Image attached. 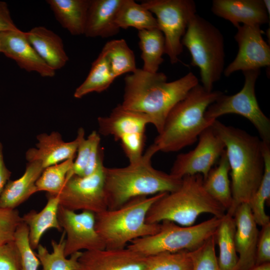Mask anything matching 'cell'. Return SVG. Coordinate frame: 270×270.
Instances as JSON below:
<instances>
[{"mask_svg": "<svg viewBox=\"0 0 270 270\" xmlns=\"http://www.w3.org/2000/svg\"><path fill=\"white\" fill-rule=\"evenodd\" d=\"M0 270H21L20 254L14 240L0 245Z\"/></svg>", "mask_w": 270, "mask_h": 270, "instance_id": "cell-41", "label": "cell"}, {"mask_svg": "<svg viewBox=\"0 0 270 270\" xmlns=\"http://www.w3.org/2000/svg\"><path fill=\"white\" fill-rule=\"evenodd\" d=\"M212 126L224 144L230 165L232 204L226 212L233 216L238 206L248 203L262 180L264 169L262 140L217 120Z\"/></svg>", "mask_w": 270, "mask_h": 270, "instance_id": "cell-2", "label": "cell"}, {"mask_svg": "<svg viewBox=\"0 0 270 270\" xmlns=\"http://www.w3.org/2000/svg\"><path fill=\"white\" fill-rule=\"evenodd\" d=\"M56 20L72 35L84 34L90 0H47Z\"/></svg>", "mask_w": 270, "mask_h": 270, "instance_id": "cell-26", "label": "cell"}, {"mask_svg": "<svg viewBox=\"0 0 270 270\" xmlns=\"http://www.w3.org/2000/svg\"><path fill=\"white\" fill-rule=\"evenodd\" d=\"M115 22L120 29L132 27L138 31L158 28L156 18L152 13L133 0H122Z\"/></svg>", "mask_w": 270, "mask_h": 270, "instance_id": "cell-31", "label": "cell"}, {"mask_svg": "<svg viewBox=\"0 0 270 270\" xmlns=\"http://www.w3.org/2000/svg\"><path fill=\"white\" fill-rule=\"evenodd\" d=\"M220 218L212 216L190 226H182L170 220H164L160 222L158 232L134 240L126 246L144 256L165 252H190L214 235Z\"/></svg>", "mask_w": 270, "mask_h": 270, "instance_id": "cell-8", "label": "cell"}, {"mask_svg": "<svg viewBox=\"0 0 270 270\" xmlns=\"http://www.w3.org/2000/svg\"><path fill=\"white\" fill-rule=\"evenodd\" d=\"M226 212L206 190L202 176L196 174L184 176L178 188L156 200L148 210L146 221L159 224L170 220L180 226H190L202 214L221 218Z\"/></svg>", "mask_w": 270, "mask_h": 270, "instance_id": "cell-5", "label": "cell"}, {"mask_svg": "<svg viewBox=\"0 0 270 270\" xmlns=\"http://www.w3.org/2000/svg\"><path fill=\"white\" fill-rule=\"evenodd\" d=\"M58 220L65 234L64 254L68 257L82 250L106 248L96 229V214L88 211L80 213L60 206Z\"/></svg>", "mask_w": 270, "mask_h": 270, "instance_id": "cell-12", "label": "cell"}, {"mask_svg": "<svg viewBox=\"0 0 270 270\" xmlns=\"http://www.w3.org/2000/svg\"><path fill=\"white\" fill-rule=\"evenodd\" d=\"M235 230L234 216L226 212L221 218L214 234L219 250L218 260L221 270H236L238 258L235 243Z\"/></svg>", "mask_w": 270, "mask_h": 270, "instance_id": "cell-28", "label": "cell"}, {"mask_svg": "<svg viewBox=\"0 0 270 270\" xmlns=\"http://www.w3.org/2000/svg\"><path fill=\"white\" fill-rule=\"evenodd\" d=\"M146 256L127 246L82 252L78 270H144Z\"/></svg>", "mask_w": 270, "mask_h": 270, "instance_id": "cell-15", "label": "cell"}, {"mask_svg": "<svg viewBox=\"0 0 270 270\" xmlns=\"http://www.w3.org/2000/svg\"><path fill=\"white\" fill-rule=\"evenodd\" d=\"M158 152L151 144L140 159L122 168L104 167V191L108 210H114L138 197L170 192L182 178L154 168L151 160Z\"/></svg>", "mask_w": 270, "mask_h": 270, "instance_id": "cell-3", "label": "cell"}, {"mask_svg": "<svg viewBox=\"0 0 270 270\" xmlns=\"http://www.w3.org/2000/svg\"><path fill=\"white\" fill-rule=\"evenodd\" d=\"M108 60L111 70L116 78L136 69L134 54L124 39L108 42L102 51Z\"/></svg>", "mask_w": 270, "mask_h": 270, "instance_id": "cell-34", "label": "cell"}, {"mask_svg": "<svg viewBox=\"0 0 270 270\" xmlns=\"http://www.w3.org/2000/svg\"><path fill=\"white\" fill-rule=\"evenodd\" d=\"M230 171V165L224 150L218 159V165L213 167L207 176L203 178L206 190L226 212L231 208L232 204Z\"/></svg>", "mask_w": 270, "mask_h": 270, "instance_id": "cell-27", "label": "cell"}, {"mask_svg": "<svg viewBox=\"0 0 270 270\" xmlns=\"http://www.w3.org/2000/svg\"><path fill=\"white\" fill-rule=\"evenodd\" d=\"M266 8V11L268 13V14L270 15V0H263Z\"/></svg>", "mask_w": 270, "mask_h": 270, "instance_id": "cell-46", "label": "cell"}, {"mask_svg": "<svg viewBox=\"0 0 270 270\" xmlns=\"http://www.w3.org/2000/svg\"><path fill=\"white\" fill-rule=\"evenodd\" d=\"M18 29L12 18L8 4L5 2L0 1V32Z\"/></svg>", "mask_w": 270, "mask_h": 270, "instance_id": "cell-43", "label": "cell"}, {"mask_svg": "<svg viewBox=\"0 0 270 270\" xmlns=\"http://www.w3.org/2000/svg\"><path fill=\"white\" fill-rule=\"evenodd\" d=\"M216 244L214 235L200 247L190 252L192 270H221L216 253Z\"/></svg>", "mask_w": 270, "mask_h": 270, "instance_id": "cell-37", "label": "cell"}, {"mask_svg": "<svg viewBox=\"0 0 270 270\" xmlns=\"http://www.w3.org/2000/svg\"><path fill=\"white\" fill-rule=\"evenodd\" d=\"M84 134V129L79 128L77 134L79 139L77 154L68 176H86L90 175L104 160V150L100 146V134L94 130L86 138Z\"/></svg>", "mask_w": 270, "mask_h": 270, "instance_id": "cell-25", "label": "cell"}, {"mask_svg": "<svg viewBox=\"0 0 270 270\" xmlns=\"http://www.w3.org/2000/svg\"><path fill=\"white\" fill-rule=\"evenodd\" d=\"M14 241L20 254L21 270H38L40 262L30 246L28 226L22 222L16 228Z\"/></svg>", "mask_w": 270, "mask_h": 270, "instance_id": "cell-38", "label": "cell"}, {"mask_svg": "<svg viewBox=\"0 0 270 270\" xmlns=\"http://www.w3.org/2000/svg\"><path fill=\"white\" fill-rule=\"evenodd\" d=\"M182 44L191 55V64L200 70L202 86L212 90L224 70V42L221 32L196 14L189 22Z\"/></svg>", "mask_w": 270, "mask_h": 270, "instance_id": "cell-7", "label": "cell"}, {"mask_svg": "<svg viewBox=\"0 0 270 270\" xmlns=\"http://www.w3.org/2000/svg\"><path fill=\"white\" fill-rule=\"evenodd\" d=\"M46 197L47 202L40 211L31 210L22 216V222L28 226L29 242L34 250L37 248L42 236L48 230H62L58 220V196L46 194Z\"/></svg>", "mask_w": 270, "mask_h": 270, "instance_id": "cell-24", "label": "cell"}, {"mask_svg": "<svg viewBox=\"0 0 270 270\" xmlns=\"http://www.w3.org/2000/svg\"><path fill=\"white\" fill-rule=\"evenodd\" d=\"M124 82L121 104L148 116L158 134L172 109L198 84V78L192 72L168 82L163 72H149L140 68L127 74Z\"/></svg>", "mask_w": 270, "mask_h": 270, "instance_id": "cell-1", "label": "cell"}, {"mask_svg": "<svg viewBox=\"0 0 270 270\" xmlns=\"http://www.w3.org/2000/svg\"><path fill=\"white\" fill-rule=\"evenodd\" d=\"M98 132L104 136H112L116 141L125 136L135 132H145L150 124L146 114L124 108L118 104L109 116L98 118Z\"/></svg>", "mask_w": 270, "mask_h": 270, "instance_id": "cell-20", "label": "cell"}, {"mask_svg": "<svg viewBox=\"0 0 270 270\" xmlns=\"http://www.w3.org/2000/svg\"><path fill=\"white\" fill-rule=\"evenodd\" d=\"M198 140L194 149L176 156L170 174L178 178L196 174L203 178L207 176L224 150V144L212 126L200 135Z\"/></svg>", "mask_w": 270, "mask_h": 270, "instance_id": "cell-13", "label": "cell"}, {"mask_svg": "<svg viewBox=\"0 0 270 270\" xmlns=\"http://www.w3.org/2000/svg\"><path fill=\"white\" fill-rule=\"evenodd\" d=\"M65 234L63 232L58 242L52 240V251L39 244L36 255L42 266V270H78V260L82 252H76L68 258L64 254Z\"/></svg>", "mask_w": 270, "mask_h": 270, "instance_id": "cell-32", "label": "cell"}, {"mask_svg": "<svg viewBox=\"0 0 270 270\" xmlns=\"http://www.w3.org/2000/svg\"><path fill=\"white\" fill-rule=\"evenodd\" d=\"M116 78L113 75L106 56L102 52L93 62L90 72L75 90L74 96L80 98L93 92H102L107 90Z\"/></svg>", "mask_w": 270, "mask_h": 270, "instance_id": "cell-30", "label": "cell"}, {"mask_svg": "<svg viewBox=\"0 0 270 270\" xmlns=\"http://www.w3.org/2000/svg\"><path fill=\"white\" fill-rule=\"evenodd\" d=\"M22 222L16 209L0 207V245L14 240L16 228Z\"/></svg>", "mask_w": 270, "mask_h": 270, "instance_id": "cell-39", "label": "cell"}, {"mask_svg": "<svg viewBox=\"0 0 270 270\" xmlns=\"http://www.w3.org/2000/svg\"><path fill=\"white\" fill-rule=\"evenodd\" d=\"M211 10L235 27L240 24L260 26L270 22L263 0H213Z\"/></svg>", "mask_w": 270, "mask_h": 270, "instance_id": "cell-18", "label": "cell"}, {"mask_svg": "<svg viewBox=\"0 0 270 270\" xmlns=\"http://www.w3.org/2000/svg\"><path fill=\"white\" fill-rule=\"evenodd\" d=\"M26 34L38 54L52 70L56 71L65 66L69 58L58 34L43 26H35Z\"/></svg>", "mask_w": 270, "mask_h": 270, "instance_id": "cell-22", "label": "cell"}, {"mask_svg": "<svg viewBox=\"0 0 270 270\" xmlns=\"http://www.w3.org/2000/svg\"><path fill=\"white\" fill-rule=\"evenodd\" d=\"M222 94L208 91L199 84L170 111L152 144L157 152H175L194 144L214 120L206 118L208 108Z\"/></svg>", "mask_w": 270, "mask_h": 270, "instance_id": "cell-4", "label": "cell"}, {"mask_svg": "<svg viewBox=\"0 0 270 270\" xmlns=\"http://www.w3.org/2000/svg\"><path fill=\"white\" fill-rule=\"evenodd\" d=\"M74 158H72L44 168L36 182L38 192L43 191L50 194H59Z\"/></svg>", "mask_w": 270, "mask_h": 270, "instance_id": "cell-35", "label": "cell"}, {"mask_svg": "<svg viewBox=\"0 0 270 270\" xmlns=\"http://www.w3.org/2000/svg\"><path fill=\"white\" fill-rule=\"evenodd\" d=\"M156 16L158 29L165 40V52L171 64L178 61L183 50L182 39L190 21L196 14L192 0H147L140 4Z\"/></svg>", "mask_w": 270, "mask_h": 270, "instance_id": "cell-10", "label": "cell"}, {"mask_svg": "<svg viewBox=\"0 0 270 270\" xmlns=\"http://www.w3.org/2000/svg\"><path fill=\"white\" fill-rule=\"evenodd\" d=\"M260 72V70L243 72L244 81L241 90L231 96L222 93L208 108L204 116L208 120H214L226 114L240 115L254 125L262 141L270 144V120L260 109L255 92Z\"/></svg>", "mask_w": 270, "mask_h": 270, "instance_id": "cell-9", "label": "cell"}, {"mask_svg": "<svg viewBox=\"0 0 270 270\" xmlns=\"http://www.w3.org/2000/svg\"><path fill=\"white\" fill-rule=\"evenodd\" d=\"M249 270H270V262L256 264Z\"/></svg>", "mask_w": 270, "mask_h": 270, "instance_id": "cell-45", "label": "cell"}, {"mask_svg": "<svg viewBox=\"0 0 270 270\" xmlns=\"http://www.w3.org/2000/svg\"><path fill=\"white\" fill-rule=\"evenodd\" d=\"M44 170L39 161L28 162L22 176L6 185L0 195V207L16 209L37 192L36 182Z\"/></svg>", "mask_w": 270, "mask_h": 270, "instance_id": "cell-23", "label": "cell"}, {"mask_svg": "<svg viewBox=\"0 0 270 270\" xmlns=\"http://www.w3.org/2000/svg\"><path fill=\"white\" fill-rule=\"evenodd\" d=\"M2 32H0V53H2Z\"/></svg>", "mask_w": 270, "mask_h": 270, "instance_id": "cell-47", "label": "cell"}, {"mask_svg": "<svg viewBox=\"0 0 270 270\" xmlns=\"http://www.w3.org/2000/svg\"><path fill=\"white\" fill-rule=\"evenodd\" d=\"M12 172L7 168L4 161L3 146L0 142V195L10 180Z\"/></svg>", "mask_w": 270, "mask_h": 270, "instance_id": "cell-44", "label": "cell"}, {"mask_svg": "<svg viewBox=\"0 0 270 270\" xmlns=\"http://www.w3.org/2000/svg\"><path fill=\"white\" fill-rule=\"evenodd\" d=\"M36 139V148H30L26 152L28 162L39 161L44 169L76 156L79 142L78 136L74 140L66 142L60 132L54 131L50 134H39Z\"/></svg>", "mask_w": 270, "mask_h": 270, "instance_id": "cell-19", "label": "cell"}, {"mask_svg": "<svg viewBox=\"0 0 270 270\" xmlns=\"http://www.w3.org/2000/svg\"><path fill=\"white\" fill-rule=\"evenodd\" d=\"M262 150L264 169L260 183L248 204L257 224L264 226L270 222L265 211V204L270 198V144L262 141Z\"/></svg>", "mask_w": 270, "mask_h": 270, "instance_id": "cell-33", "label": "cell"}, {"mask_svg": "<svg viewBox=\"0 0 270 270\" xmlns=\"http://www.w3.org/2000/svg\"><path fill=\"white\" fill-rule=\"evenodd\" d=\"M233 216L236 226L235 243L238 258L236 270H249L256 263L259 234L258 224L248 203L238 206Z\"/></svg>", "mask_w": 270, "mask_h": 270, "instance_id": "cell-16", "label": "cell"}, {"mask_svg": "<svg viewBox=\"0 0 270 270\" xmlns=\"http://www.w3.org/2000/svg\"><path fill=\"white\" fill-rule=\"evenodd\" d=\"M234 39L238 46L235 58L224 68L229 76L234 72L260 70L270 66V47L264 40V32L258 25H239Z\"/></svg>", "mask_w": 270, "mask_h": 270, "instance_id": "cell-14", "label": "cell"}, {"mask_svg": "<svg viewBox=\"0 0 270 270\" xmlns=\"http://www.w3.org/2000/svg\"><path fill=\"white\" fill-rule=\"evenodd\" d=\"M139 47L143 60L142 70L155 73L164 61L162 55L165 52V40L158 28L138 30Z\"/></svg>", "mask_w": 270, "mask_h": 270, "instance_id": "cell-29", "label": "cell"}, {"mask_svg": "<svg viewBox=\"0 0 270 270\" xmlns=\"http://www.w3.org/2000/svg\"><path fill=\"white\" fill-rule=\"evenodd\" d=\"M104 160L90 175H67L58 194L60 206L72 211L91 212L95 214L108 210L104 191Z\"/></svg>", "mask_w": 270, "mask_h": 270, "instance_id": "cell-11", "label": "cell"}, {"mask_svg": "<svg viewBox=\"0 0 270 270\" xmlns=\"http://www.w3.org/2000/svg\"><path fill=\"white\" fill-rule=\"evenodd\" d=\"M122 0H90L84 35L106 38L116 35L120 28L115 19Z\"/></svg>", "mask_w": 270, "mask_h": 270, "instance_id": "cell-21", "label": "cell"}, {"mask_svg": "<svg viewBox=\"0 0 270 270\" xmlns=\"http://www.w3.org/2000/svg\"><path fill=\"white\" fill-rule=\"evenodd\" d=\"M2 53L14 60L22 68L34 72L44 78H52L56 71L40 57L28 40L26 32L16 30L2 32Z\"/></svg>", "mask_w": 270, "mask_h": 270, "instance_id": "cell-17", "label": "cell"}, {"mask_svg": "<svg viewBox=\"0 0 270 270\" xmlns=\"http://www.w3.org/2000/svg\"><path fill=\"white\" fill-rule=\"evenodd\" d=\"M190 252H160L146 256L144 270H192Z\"/></svg>", "mask_w": 270, "mask_h": 270, "instance_id": "cell-36", "label": "cell"}, {"mask_svg": "<svg viewBox=\"0 0 270 270\" xmlns=\"http://www.w3.org/2000/svg\"><path fill=\"white\" fill-rule=\"evenodd\" d=\"M145 132H135L122 137L118 140L122 148L129 160L130 164L139 160L144 153Z\"/></svg>", "mask_w": 270, "mask_h": 270, "instance_id": "cell-40", "label": "cell"}, {"mask_svg": "<svg viewBox=\"0 0 270 270\" xmlns=\"http://www.w3.org/2000/svg\"><path fill=\"white\" fill-rule=\"evenodd\" d=\"M261 227L256 244V264L270 262V222Z\"/></svg>", "mask_w": 270, "mask_h": 270, "instance_id": "cell-42", "label": "cell"}, {"mask_svg": "<svg viewBox=\"0 0 270 270\" xmlns=\"http://www.w3.org/2000/svg\"><path fill=\"white\" fill-rule=\"evenodd\" d=\"M166 193L136 198L118 208L96 214V229L106 248H124L134 240L158 232L160 224L147 223L146 216L152 204Z\"/></svg>", "mask_w": 270, "mask_h": 270, "instance_id": "cell-6", "label": "cell"}]
</instances>
